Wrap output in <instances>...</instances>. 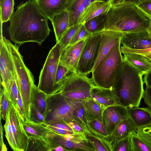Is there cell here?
Here are the masks:
<instances>
[{
	"instance_id": "12",
	"label": "cell",
	"mask_w": 151,
	"mask_h": 151,
	"mask_svg": "<svg viewBox=\"0 0 151 151\" xmlns=\"http://www.w3.org/2000/svg\"><path fill=\"white\" fill-rule=\"evenodd\" d=\"M0 50L1 84L5 87L15 79L13 62L2 34L0 35Z\"/></svg>"
},
{
	"instance_id": "33",
	"label": "cell",
	"mask_w": 151,
	"mask_h": 151,
	"mask_svg": "<svg viewBox=\"0 0 151 151\" xmlns=\"http://www.w3.org/2000/svg\"><path fill=\"white\" fill-rule=\"evenodd\" d=\"M82 24L80 23L69 27L64 34L58 42L61 51L69 45L71 39Z\"/></svg>"
},
{
	"instance_id": "5",
	"label": "cell",
	"mask_w": 151,
	"mask_h": 151,
	"mask_svg": "<svg viewBox=\"0 0 151 151\" xmlns=\"http://www.w3.org/2000/svg\"><path fill=\"white\" fill-rule=\"evenodd\" d=\"M120 40L92 72L91 78L95 85L106 88H113L116 80L118 68L123 61L120 50Z\"/></svg>"
},
{
	"instance_id": "16",
	"label": "cell",
	"mask_w": 151,
	"mask_h": 151,
	"mask_svg": "<svg viewBox=\"0 0 151 151\" xmlns=\"http://www.w3.org/2000/svg\"><path fill=\"white\" fill-rule=\"evenodd\" d=\"M122 46L137 50L151 47V36L147 31L124 34L120 40Z\"/></svg>"
},
{
	"instance_id": "36",
	"label": "cell",
	"mask_w": 151,
	"mask_h": 151,
	"mask_svg": "<svg viewBox=\"0 0 151 151\" xmlns=\"http://www.w3.org/2000/svg\"><path fill=\"white\" fill-rule=\"evenodd\" d=\"M70 72L65 66L59 64L56 72L55 85L58 92L62 88L61 83Z\"/></svg>"
},
{
	"instance_id": "15",
	"label": "cell",
	"mask_w": 151,
	"mask_h": 151,
	"mask_svg": "<svg viewBox=\"0 0 151 151\" xmlns=\"http://www.w3.org/2000/svg\"><path fill=\"white\" fill-rule=\"evenodd\" d=\"M101 38L98 54L92 71L112 48L121 40L123 34L121 32L112 30H104L101 32Z\"/></svg>"
},
{
	"instance_id": "56",
	"label": "cell",
	"mask_w": 151,
	"mask_h": 151,
	"mask_svg": "<svg viewBox=\"0 0 151 151\" xmlns=\"http://www.w3.org/2000/svg\"><path fill=\"white\" fill-rule=\"evenodd\" d=\"M5 0H0V7H1Z\"/></svg>"
},
{
	"instance_id": "23",
	"label": "cell",
	"mask_w": 151,
	"mask_h": 151,
	"mask_svg": "<svg viewBox=\"0 0 151 151\" xmlns=\"http://www.w3.org/2000/svg\"><path fill=\"white\" fill-rule=\"evenodd\" d=\"M53 26L57 42L68 29L69 12L67 10L56 14L50 20Z\"/></svg>"
},
{
	"instance_id": "38",
	"label": "cell",
	"mask_w": 151,
	"mask_h": 151,
	"mask_svg": "<svg viewBox=\"0 0 151 151\" xmlns=\"http://www.w3.org/2000/svg\"><path fill=\"white\" fill-rule=\"evenodd\" d=\"M92 34L88 30L84 24H82L71 39L68 45H72L78 42L85 40Z\"/></svg>"
},
{
	"instance_id": "28",
	"label": "cell",
	"mask_w": 151,
	"mask_h": 151,
	"mask_svg": "<svg viewBox=\"0 0 151 151\" xmlns=\"http://www.w3.org/2000/svg\"><path fill=\"white\" fill-rule=\"evenodd\" d=\"M23 126L29 137L45 139L47 134L50 130L43 124L35 123L30 121L24 122Z\"/></svg>"
},
{
	"instance_id": "49",
	"label": "cell",
	"mask_w": 151,
	"mask_h": 151,
	"mask_svg": "<svg viewBox=\"0 0 151 151\" xmlns=\"http://www.w3.org/2000/svg\"><path fill=\"white\" fill-rule=\"evenodd\" d=\"M47 124L61 129L76 132L74 131L68 125L64 123L60 122H56L50 123Z\"/></svg>"
},
{
	"instance_id": "48",
	"label": "cell",
	"mask_w": 151,
	"mask_h": 151,
	"mask_svg": "<svg viewBox=\"0 0 151 151\" xmlns=\"http://www.w3.org/2000/svg\"><path fill=\"white\" fill-rule=\"evenodd\" d=\"M45 125L47 128L50 130H52L54 132L61 134L66 135L75 133H78L76 132L61 129L58 127L48 125L46 124Z\"/></svg>"
},
{
	"instance_id": "31",
	"label": "cell",
	"mask_w": 151,
	"mask_h": 151,
	"mask_svg": "<svg viewBox=\"0 0 151 151\" xmlns=\"http://www.w3.org/2000/svg\"><path fill=\"white\" fill-rule=\"evenodd\" d=\"M14 0H5L0 8L1 21L6 22L9 21L14 13Z\"/></svg>"
},
{
	"instance_id": "46",
	"label": "cell",
	"mask_w": 151,
	"mask_h": 151,
	"mask_svg": "<svg viewBox=\"0 0 151 151\" xmlns=\"http://www.w3.org/2000/svg\"><path fill=\"white\" fill-rule=\"evenodd\" d=\"M142 98L148 108L151 110V88L146 86L144 90Z\"/></svg>"
},
{
	"instance_id": "51",
	"label": "cell",
	"mask_w": 151,
	"mask_h": 151,
	"mask_svg": "<svg viewBox=\"0 0 151 151\" xmlns=\"http://www.w3.org/2000/svg\"><path fill=\"white\" fill-rule=\"evenodd\" d=\"M143 79L146 86L151 88V69L144 75Z\"/></svg>"
},
{
	"instance_id": "40",
	"label": "cell",
	"mask_w": 151,
	"mask_h": 151,
	"mask_svg": "<svg viewBox=\"0 0 151 151\" xmlns=\"http://www.w3.org/2000/svg\"><path fill=\"white\" fill-rule=\"evenodd\" d=\"M135 132L151 148V124L137 129Z\"/></svg>"
},
{
	"instance_id": "19",
	"label": "cell",
	"mask_w": 151,
	"mask_h": 151,
	"mask_svg": "<svg viewBox=\"0 0 151 151\" xmlns=\"http://www.w3.org/2000/svg\"><path fill=\"white\" fill-rule=\"evenodd\" d=\"M91 95L93 100L105 108L118 105L113 88H106L94 85L91 89Z\"/></svg>"
},
{
	"instance_id": "20",
	"label": "cell",
	"mask_w": 151,
	"mask_h": 151,
	"mask_svg": "<svg viewBox=\"0 0 151 151\" xmlns=\"http://www.w3.org/2000/svg\"><path fill=\"white\" fill-rule=\"evenodd\" d=\"M137 129L132 121L128 117L116 127L108 136L107 139L112 147L116 142L129 136Z\"/></svg>"
},
{
	"instance_id": "27",
	"label": "cell",
	"mask_w": 151,
	"mask_h": 151,
	"mask_svg": "<svg viewBox=\"0 0 151 151\" xmlns=\"http://www.w3.org/2000/svg\"><path fill=\"white\" fill-rule=\"evenodd\" d=\"M47 94L41 91L34 84L30 96V103L34 104L39 111L45 116L47 108Z\"/></svg>"
},
{
	"instance_id": "45",
	"label": "cell",
	"mask_w": 151,
	"mask_h": 151,
	"mask_svg": "<svg viewBox=\"0 0 151 151\" xmlns=\"http://www.w3.org/2000/svg\"><path fill=\"white\" fill-rule=\"evenodd\" d=\"M17 108L18 111L22 118L24 122L25 121V117L24 107L23 101L21 97L19 90L18 88V99L17 105L16 106Z\"/></svg>"
},
{
	"instance_id": "26",
	"label": "cell",
	"mask_w": 151,
	"mask_h": 151,
	"mask_svg": "<svg viewBox=\"0 0 151 151\" xmlns=\"http://www.w3.org/2000/svg\"><path fill=\"white\" fill-rule=\"evenodd\" d=\"M83 105L88 122L102 119L103 113L106 108L91 98L84 100Z\"/></svg>"
},
{
	"instance_id": "2",
	"label": "cell",
	"mask_w": 151,
	"mask_h": 151,
	"mask_svg": "<svg viewBox=\"0 0 151 151\" xmlns=\"http://www.w3.org/2000/svg\"><path fill=\"white\" fill-rule=\"evenodd\" d=\"M106 14L103 31H114L123 34L144 32L147 31L151 23V19L147 15L137 6L130 4L111 6Z\"/></svg>"
},
{
	"instance_id": "8",
	"label": "cell",
	"mask_w": 151,
	"mask_h": 151,
	"mask_svg": "<svg viewBox=\"0 0 151 151\" xmlns=\"http://www.w3.org/2000/svg\"><path fill=\"white\" fill-rule=\"evenodd\" d=\"M60 52V44L57 42L50 50L40 73L37 87L47 95L58 92L55 83Z\"/></svg>"
},
{
	"instance_id": "18",
	"label": "cell",
	"mask_w": 151,
	"mask_h": 151,
	"mask_svg": "<svg viewBox=\"0 0 151 151\" xmlns=\"http://www.w3.org/2000/svg\"><path fill=\"white\" fill-rule=\"evenodd\" d=\"M41 12L50 20L54 15L67 9L70 0H35Z\"/></svg>"
},
{
	"instance_id": "44",
	"label": "cell",
	"mask_w": 151,
	"mask_h": 151,
	"mask_svg": "<svg viewBox=\"0 0 151 151\" xmlns=\"http://www.w3.org/2000/svg\"><path fill=\"white\" fill-rule=\"evenodd\" d=\"M137 6L151 19V0H146Z\"/></svg>"
},
{
	"instance_id": "54",
	"label": "cell",
	"mask_w": 151,
	"mask_h": 151,
	"mask_svg": "<svg viewBox=\"0 0 151 151\" xmlns=\"http://www.w3.org/2000/svg\"><path fill=\"white\" fill-rule=\"evenodd\" d=\"M52 151H66V150L61 146L58 145L53 149Z\"/></svg>"
},
{
	"instance_id": "41",
	"label": "cell",
	"mask_w": 151,
	"mask_h": 151,
	"mask_svg": "<svg viewBox=\"0 0 151 151\" xmlns=\"http://www.w3.org/2000/svg\"><path fill=\"white\" fill-rule=\"evenodd\" d=\"M4 128L5 132V136L9 145L13 150L17 151L10 120L7 114H6Z\"/></svg>"
},
{
	"instance_id": "14",
	"label": "cell",
	"mask_w": 151,
	"mask_h": 151,
	"mask_svg": "<svg viewBox=\"0 0 151 151\" xmlns=\"http://www.w3.org/2000/svg\"><path fill=\"white\" fill-rule=\"evenodd\" d=\"M128 118L127 108L125 107L115 105L105 108L102 119L108 135L121 122Z\"/></svg>"
},
{
	"instance_id": "25",
	"label": "cell",
	"mask_w": 151,
	"mask_h": 151,
	"mask_svg": "<svg viewBox=\"0 0 151 151\" xmlns=\"http://www.w3.org/2000/svg\"><path fill=\"white\" fill-rule=\"evenodd\" d=\"M111 6L110 2L94 1L85 11L81 17L80 23L84 24L93 18L102 14H106Z\"/></svg>"
},
{
	"instance_id": "29",
	"label": "cell",
	"mask_w": 151,
	"mask_h": 151,
	"mask_svg": "<svg viewBox=\"0 0 151 151\" xmlns=\"http://www.w3.org/2000/svg\"><path fill=\"white\" fill-rule=\"evenodd\" d=\"M106 18V14H102L90 19L83 24L92 34L100 32L103 30Z\"/></svg>"
},
{
	"instance_id": "37",
	"label": "cell",
	"mask_w": 151,
	"mask_h": 151,
	"mask_svg": "<svg viewBox=\"0 0 151 151\" xmlns=\"http://www.w3.org/2000/svg\"><path fill=\"white\" fill-rule=\"evenodd\" d=\"M112 147V151H132L130 135L116 142Z\"/></svg>"
},
{
	"instance_id": "17",
	"label": "cell",
	"mask_w": 151,
	"mask_h": 151,
	"mask_svg": "<svg viewBox=\"0 0 151 151\" xmlns=\"http://www.w3.org/2000/svg\"><path fill=\"white\" fill-rule=\"evenodd\" d=\"M96 1L109 2V0H70L66 9L69 12L68 28L80 23L81 17L85 11L91 4Z\"/></svg>"
},
{
	"instance_id": "21",
	"label": "cell",
	"mask_w": 151,
	"mask_h": 151,
	"mask_svg": "<svg viewBox=\"0 0 151 151\" xmlns=\"http://www.w3.org/2000/svg\"><path fill=\"white\" fill-rule=\"evenodd\" d=\"M128 117L132 121L137 129L151 124V110L147 107H134L127 108Z\"/></svg>"
},
{
	"instance_id": "22",
	"label": "cell",
	"mask_w": 151,
	"mask_h": 151,
	"mask_svg": "<svg viewBox=\"0 0 151 151\" xmlns=\"http://www.w3.org/2000/svg\"><path fill=\"white\" fill-rule=\"evenodd\" d=\"M123 61L135 68L142 76L151 69V62L140 54L124 53Z\"/></svg>"
},
{
	"instance_id": "3",
	"label": "cell",
	"mask_w": 151,
	"mask_h": 151,
	"mask_svg": "<svg viewBox=\"0 0 151 151\" xmlns=\"http://www.w3.org/2000/svg\"><path fill=\"white\" fill-rule=\"evenodd\" d=\"M142 76L123 61L120 65L113 89L118 105L127 108L139 107L144 91Z\"/></svg>"
},
{
	"instance_id": "42",
	"label": "cell",
	"mask_w": 151,
	"mask_h": 151,
	"mask_svg": "<svg viewBox=\"0 0 151 151\" xmlns=\"http://www.w3.org/2000/svg\"><path fill=\"white\" fill-rule=\"evenodd\" d=\"M32 122L45 125V116L39 111L35 105L30 104L29 121Z\"/></svg>"
},
{
	"instance_id": "32",
	"label": "cell",
	"mask_w": 151,
	"mask_h": 151,
	"mask_svg": "<svg viewBox=\"0 0 151 151\" xmlns=\"http://www.w3.org/2000/svg\"><path fill=\"white\" fill-rule=\"evenodd\" d=\"M0 119L6 120L9 103L10 100L6 89L1 84Z\"/></svg>"
},
{
	"instance_id": "55",
	"label": "cell",
	"mask_w": 151,
	"mask_h": 151,
	"mask_svg": "<svg viewBox=\"0 0 151 151\" xmlns=\"http://www.w3.org/2000/svg\"><path fill=\"white\" fill-rule=\"evenodd\" d=\"M147 31L150 34L151 36V23L147 30Z\"/></svg>"
},
{
	"instance_id": "10",
	"label": "cell",
	"mask_w": 151,
	"mask_h": 151,
	"mask_svg": "<svg viewBox=\"0 0 151 151\" xmlns=\"http://www.w3.org/2000/svg\"><path fill=\"white\" fill-rule=\"evenodd\" d=\"M101 32L92 34L85 40L78 63V72L88 75L91 73L98 54Z\"/></svg>"
},
{
	"instance_id": "6",
	"label": "cell",
	"mask_w": 151,
	"mask_h": 151,
	"mask_svg": "<svg viewBox=\"0 0 151 151\" xmlns=\"http://www.w3.org/2000/svg\"><path fill=\"white\" fill-rule=\"evenodd\" d=\"M84 100L74 99L64 96L60 91L47 95L45 115L46 124L60 122L67 124L73 120V112L81 106Z\"/></svg>"
},
{
	"instance_id": "1",
	"label": "cell",
	"mask_w": 151,
	"mask_h": 151,
	"mask_svg": "<svg viewBox=\"0 0 151 151\" xmlns=\"http://www.w3.org/2000/svg\"><path fill=\"white\" fill-rule=\"evenodd\" d=\"M48 19L35 0L20 3L11 16L7 28L11 40L20 45L32 42L41 45L51 32Z\"/></svg>"
},
{
	"instance_id": "52",
	"label": "cell",
	"mask_w": 151,
	"mask_h": 151,
	"mask_svg": "<svg viewBox=\"0 0 151 151\" xmlns=\"http://www.w3.org/2000/svg\"><path fill=\"white\" fill-rule=\"evenodd\" d=\"M146 0H125L123 3L137 5Z\"/></svg>"
},
{
	"instance_id": "4",
	"label": "cell",
	"mask_w": 151,
	"mask_h": 151,
	"mask_svg": "<svg viewBox=\"0 0 151 151\" xmlns=\"http://www.w3.org/2000/svg\"><path fill=\"white\" fill-rule=\"evenodd\" d=\"M4 42L12 57L14 69L15 79L22 99L25 119L30 118V96L32 87L34 84V77L24 63L20 53L18 45L12 44L3 37Z\"/></svg>"
},
{
	"instance_id": "9",
	"label": "cell",
	"mask_w": 151,
	"mask_h": 151,
	"mask_svg": "<svg viewBox=\"0 0 151 151\" xmlns=\"http://www.w3.org/2000/svg\"><path fill=\"white\" fill-rule=\"evenodd\" d=\"M45 140L52 149L61 146L66 151H95L89 143L85 133L66 135L60 134L50 130L47 134Z\"/></svg>"
},
{
	"instance_id": "13",
	"label": "cell",
	"mask_w": 151,
	"mask_h": 151,
	"mask_svg": "<svg viewBox=\"0 0 151 151\" xmlns=\"http://www.w3.org/2000/svg\"><path fill=\"white\" fill-rule=\"evenodd\" d=\"M86 40V39H85ZM85 40L68 46L61 51L59 64L66 67L72 73L78 72V63Z\"/></svg>"
},
{
	"instance_id": "34",
	"label": "cell",
	"mask_w": 151,
	"mask_h": 151,
	"mask_svg": "<svg viewBox=\"0 0 151 151\" xmlns=\"http://www.w3.org/2000/svg\"><path fill=\"white\" fill-rule=\"evenodd\" d=\"M132 151H151V148L134 132L130 134Z\"/></svg>"
},
{
	"instance_id": "11",
	"label": "cell",
	"mask_w": 151,
	"mask_h": 151,
	"mask_svg": "<svg viewBox=\"0 0 151 151\" xmlns=\"http://www.w3.org/2000/svg\"><path fill=\"white\" fill-rule=\"evenodd\" d=\"M7 114L10 122L17 151H26L29 137L24 128V122L16 106L10 101Z\"/></svg>"
},
{
	"instance_id": "24",
	"label": "cell",
	"mask_w": 151,
	"mask_h": 151,
	"mask_svg": "<svg viewBox=\"0 0 151 151\" xmlns=\"http://www.w3.org/2000/svg\"><path fill=\"white\" fill-rule=\"evenodd\" d=\"M85 134L89 143L95 151H112V147L107 137L88 127Z\"/></svg>"
},
{
	"instance_id": "53",
	"label": "cell",
	"mask_w": 151,
	"mask_h": 151,
	"mask_svg": "<svg viewBox=\"0 0 151 151\" xmlns=\"http://www.w3.org/2000/svg\"><path fill=\"white\" fill-rule=\"evenodd\" d=\"M125 0H109L111 6H115L123 4Z\"/></svg>"
},
{
	"instance_id": "30",
	"label": "cell",
	"mask_w": 151,
	"mask_h": 151,
	"mask_svg": "<svg viewBox=\"0 0 151 151\" xmlns=\"http://www.w3.org/2000/svg\"><path fill=\"white\" fill-rule=\"evenodd\" d=\"M51 151L49 145L45 139L29 137L26 151Z\"/></svg>"
},
{
	"instance_id": "43",
	"label": "cell",
	"mask_w": 151,
	"mask_h": 151,
	"mask_svg": "<svg viewBox=\"0 0 151 151\" xmlns=\"http://www.w3.org/2000/svg\"><path fill=\"white\" fill-rule=\"evenodd\" d=\"M120 50L122 53H135L140 54L148 58L151 62V47L145 49L137 50L121 45Z\"/></svg>"
},
{
	"instance_id": "7",
	"label": "cell",
	"mask_w": 151,
	"mask_h": 151,
	"mask_svg": "<svg viewBox=\"0 0 151 151\" xmlns=\"http://www.w3.org/2000/svg\"><path fill=\"white\" fill-rule=\"evenodd\" d=\"M60 91L64 96L70 98L84 100L91 98V91L94 85L91 78L87 75L70 72L61 83Z\"/></svg>"
},
{
	"instance_id": "50",
	"label": "cell",
	"mask_w": 151,
	"mask_h": 151,
	"mask_svg": "<svg viewBox=\"0 0 151 151\" xmlns=\"http://www.w3.org/2000/svg\"><path fill=\"white\" fill-rule=\"evenodd\" d=\"M0 146L1 151H6L7 150L6 145L4 143L3 139V127L1 121L0 122Z\"/></svg>"
},
{
	"instance_id": "39",
	"label": "cell",
	"mask_w": 151,
	"mask_h": 151,
	"mask_svg": "<svg viewBox=\"0 0 151 151\" xmlns=\"http://www.w3.org/2000/svg\"><path fill=\"white\" fill-rule=\"evenodd\" d=\"M87 127L100 135L106 137H108L102 119L88 122Z\"/></svg>"
},
{
	"instance_id": "47",
	"label": "cell",
	"mask_w": 151,
	"mask_h": 151,
	"mask_svg": "<svg viewBox=\"0 0 151 151\" xmlns=\"http://www.w3.org/2000/svg\"><path fill=\"white\" fill-rule=\"evenodd\" d=\"M67 124L77 133L84 134L86 131L81 125L76 122L74 120Z\"/></svg>"
},
{
	"instance_id": "35",
	"label": "cell",
	"mask_w": 151,
	"mask_h": 151,
	"mask_svg": "<svg viewBox=\"0 0 151 151\" xmlns=\"http://www.w3.org/2000/svg\"><path fill=\"white\" fill-rule=\"evenodd\" d=\"M73 115V120L87 130L88 121L85 114L83 104L74 111Z\"/></svg>"
}]
</instances>
